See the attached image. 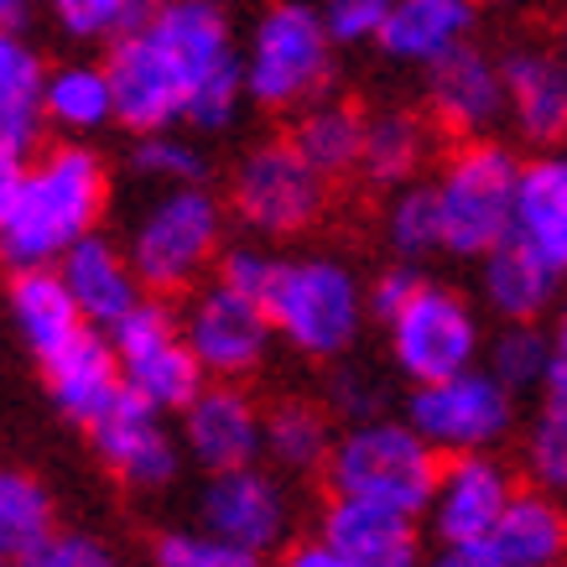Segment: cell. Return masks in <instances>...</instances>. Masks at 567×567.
<instances>
[{"mask_svg": "<svg viewBox=\"0 0 567 567\" xmlns=\"http://www.w3.org/2000/svg\"><path fill=\"white\" fill-rule=\"evenodd\" d=\"M110 208V167L89 141H58L32 156L11 214L0 219V266L32 271L58 266L73 245L94 235Z\"/></svg>", "mask_w": 567, "mask_h": 567, "instance_id": "obj_1", "label": "cell"}, {"mask_svg": "<svg viewBox=\"0 0 567 567\" xmlns=\"http://www.w3.org/2000/svg\"><path fill=\"white\" fill-rule=\"evenodd\" d=\"M276 344L302 360L339 364L370 323V281L339 256H281L266 287Z\"/></svg>", "mask_w": 567, "mask_h": 567, "instance_id": "obj_2", "label": "cell"}, {"mask_svg": "<svg viewBox=\"0 0 567 567\" xmlns=\"http://www.w3.org/2000/svg\"><path fill=\"white\" fill-rule=\"evenodd\" d=\"M152 32L183 79V125L198 136H224L245 110V52L214 0H156Z\"/></svg>", "mask_w": 567, "mask_h": 567, "instance_id": "obj_3", "label": "cell"}, {"mask_svg": "<svg viewBox=\"0 0 567 567\" xmlns=\"http://www.w3.org/2000/svg\"><path fill=\"white\" fill-rule=\"evenodd\" d=\"M240 52H245V94L260 110L297 115L302 104L333 94L339 42L328 37L323 11L312 0H271L250 21V37L240 42Z\"/></svg>", "mask_w": 567, "mask_h": 567, "instance_id": "obj_4", "label": "cell"}, {"mask_svg": "<svg viewBox=\"0 0 567 567\" xmlns=\"http://www.w3.org/2000/svg\"><path fill=\"white\" fill-rule=\"evenodd\" d=\"M224 229H229V204L208 183L156 188V198L141 208L136 229L125 240V256L152 297L193 292L219 266L224 245H229Z\"/></svg>", "mask_w": 567, "mask_h": 567, "instance_id": "obj_5", "label": "cell"}, {"mask_svg": "<svg viewBox=\"0 0 567 567\" xmlns=\"http://www.w3.org/2000/svg\"><path fill=\"white\" fill-rule=\"evenodd\" d=\"M443 453L406 422V416H370L349 422L333 437V453L323 464L328 495L391 505L406 516H427V499L437 489Z\"/></svg>", "mask_w": 567, "mask_h": 567, "instance_id": "obj_6", "label": "cell"}, {"mask_svg": "<svg viewBox=\"0 0 567 567\" xmlns=\"http://www.w3.org/2000/svg\"><path fill=\"white\" fill-rule=\"evenodd\" d=\"M437 193L443 219V256L480 260L499 240L516 235V188H520V152L495 136L458 141L427 177Z\"/></svg>", "mask_w": 567, "mask_h": 567, "instance_id": "obj_7", "label": "cell"}, {"mask_svg": "<svg viewBox=\"0 0 567 567\" xmlns=\"http://www.w3.org/2000/svg\"><path fill=\"white\" fill-rule=\"evenodd\" d=\"M328 183L308 156L292 146V136L256 141L229 173V219H240L256 240H302L328 214Z\"/></svg>", "mask_w": 567, "mask_h": 567, "instance_id": "obj_8", "label": "cell"}, {"mask_svg": "<svg viewBox=\"0 0 567 567\" xmlns=\"http://www.w3.org/2000/svg\"><path fill=\"white\" fill-rule=\"evenodd\" d=\"M380 328H385V354L406 385H427V380L474 370L484 360V339H489L480 323V308L458 287L432 281V276H422V287Z\"/></svg>", "mask_w": 567, "mask_h": 567, "instance_id": "obj_9", "label": "cell"}, {"mask_svg": "<svg viewBox=\"0 0 567 567\" xmlns=\"http://www.w3.org/2000/svg\"><path fill=\"white\" fill-rule=\"evenodd\" d=\"M401 416L443 458H453V453H499L520 427V395L505 391L484 364H474V370H458V375L412 385Z\"/></svg>", "mask_w": 567, "mask_h": 567, "instance_id": "obj_10", "label": "cell"}, {"mask_svg": "<svg viewBox=\"0 0 567 567\" xmlns=\"http://www.w3.org/2000/svg\"><path fill=\"white\" fill-rule=\"evenodd\" d=\"M104 333H110V344L121 354L125 391L136 395V401H146L152 412L177 416L208 385L204 364H198L188 333H183V318L162 297L136 302L121 323L104 328Z\"/></svg>", "mask_w": 567, "mask_h": 567, "instance_id": "obj_11", "label": "cell"}, {"mask_svg": "<svg viewBox=\"0 0 567 567\" xmlns=\"http://www.w3.org/2000/svg\"><path fill=\"white\" fill-rule=\"evenodd\" d=\"M183 333H188V344L208 380H250L260 364L271 360L276 344L266 302L256 292H240V287L219 281V276H208L188 292Z\"/></svg>", "mask_w": 567, "mask_h": 567, "instance_id": "obj_12", "label": "cell"}, {"mask_svg": "<svg viewBox=\"0 0 567 567\" xmlns=\"http://www.w3.org/2000/svg\"><path fill=\"white\" fill-rule=\"evenodd\" d=\"M292 489L287 474H276L271 464H240L208 474L198 489V526L214 536L235 542L245 551H281L292 536Z\"/></svg>", "mask_w": 567, "mask_h": 567, "instance_id": "obj_13", "label": "cell"}, {"mask_svg": "<svg viewBox=\"0 0 567 567\" xmlns=\"http://www.w3.org/2000/svg\"><path fill=\"white\" fill-rule=\"evenodd\" d=\"M177 437L204 474L266 464V406L245 391V380H208L177 412Z\"/></svg>", "mask_w": 567, "mask_h": 567, "instance_id": "obj_14", "label": "cell"}, {"mask_svg": "<svg viewBox=\"0 0 567 567\" xmlns=\"http://www.w3.org/2000/svg\"><path fill=\"white\" fill-rule=\"evenodd\" d=\"M89 443H94V458L104 464V474L121 480L125 489H141V495H156V489L177 484V474L188 464L183 437L167 427V416L152 412L131 391H125L121 406H110L89 427Z\"/></svg>", "mask_w": 567, "mask_h": 567, "instance_id": "obj_15", "label": "cell"}, {"mask_svg": "<svg viewBox=\"0 0 567 567\" xmlns=\"http://www.w3.org/2000/svg\"><path fill=\"white\" fill-rule=\"evenodd\" d=\"M422 84V110L427 121L453 141H480L495 136L505 125V79H499V58L484 52L480 42H464L447 58H437Z\"/></svg>", "mask_w": 567, "mask_h": 567, "instance_id": "obj_16", "label": "cell"}, {"mask_svg": "<svg viewBox=\"0 0 567 567\" xmlns=\"http://www.w3.org/2000/svg\"><path fill=\"white\" fill-rule=\"evenodd\" d=\"M520 480L499 453H453L437 468V489L427 499L432 542H484L499 526Z\"/></svg>", "mask_w": 567, "mask_h": 567, "instance_id": "obj_17", "label": "cell"}, {"mask_svg": "<svg viewBox=\"0 0 567 567\" xmlns=\"http://www.w3.org/2000/svg\"><path fill=\"white\" fill-rule=\"evenodd\" d=\"M104 69L115 84V115H121L125 131L146 136V131L183 125V79H177L162 37L152 32V21L115 37L104 48Z\"/></svg>", "mask_w": 567, "mask_h": 567, "instance_id": "obj_18", "label": "cell"}, {"mask_svg": "<svg viewBox=\"0 0 567 567\" xmlns=\"http://www.w3.org/2000/svg\"><path fill=\"white\" fill-rule=\"evenodd\" d=\"M505 79V125L526 146H567V63L557 42L520 37L499 52Z\"/></svg>", "mask_w": 567, "mask_h": 567, "instance_id": "obj_19", "label": "cell"}, {"mask_svg": "<svg viewBox=\"0 0 567 567\" xmlns=\"http://www.w3.org/2000/svg\"><path fill=\"white\" fill-rule=\"evenodd\" d=\"M318 536L339 551L349 567H422L427 563V536L422 516L391 511V505H370V499L328 495Z\"/></svg>", "mask_w": 567, "mask_h": 567, "instance_id": "obj_20", "label": "cell"}, {"mask_svg": "<svg viewBox=\"0 0 567 567\" xmlns=\"http://www.w3.org/2000/svg\"><path fill=\"white\" fill-rule=\"evenodd\" d=\"M48 375V395L58 401V412L69 416L73 427H94L110 406L125 401V370L121 354L110 344V333L94 323H84L63 349H52L42 360Z\"/></svg>", "mask_w": 567, "mask_h": 567, "instance_id": "obj_21", "label": "cell"}, {"mask_svg": "<svg viewBox=\"0 0 567 567\" xmlns=\"http://www.w3.org/2000/svg\"><path fill=\"white\" fill-rule=\"evenodd\" d=\"M474 266H480V308L495 312L499 323H542L563 308L567 276L520 235L484 250Z\"/></svg>", "mask_w": 567, "mask_h": 567, "instance_id": "obj_22", "label": "cell"}, {"mask_svg": "<svg viewBox=\"0 0 567 567\" xmlns=\"http://www.w3.org/2000/svg\"><path fill=\"white\" fill-rule=\"evenodd\" d=\"M58 276H63V287L73 292L84 323H94V328H115L136 302L152 297L146 281L136 276V266H131V256L115 240H104L100 229L84 235L69 256L58 260Z\"/></svg>", "mask_w": 567, "mask_h": 567, "instance_id": "obj_23", "label": "cell"}, {"mask_svg": "<svg viewBox=\"0 0 567 567\" xmlns=\"http://www.w3.org/2000/svg\"><path fill=\"white\" fill-rule=\"evenodd\" d=\"M432 146H437V125L427 121V110L380 104V110L364 115L360 177L380 193L406 188V183H416L432 167Z\"/></svg>", "mask_w": 567, "mask_h": 567, "instance_id": "obj_24", "label": "cell"}, {"mask_svg": "<svg viewBox=\"0 0 567 567\" xmlns=\"http://www.w3.org/2000/svg\"><path fill=\"white\" fill-rule=\"evenodd\" d=\"M480 6L484 0H395L391 21H385V32H380L375 48L385 52L391 63L432 69V63L447 58L453 48L474 42Z\"/></svg>", "mask_w": 567, "mask_h": 567, "instance_id": "obj_25", "label": "cell"}, {"mask_svg": "<svg viewBox=\"0 0 567 567\" xmlns=\"http://www.w3.org/2000/svg\"><path fill=\"white\" fill-rule=\"evenodd\" d=\"M484 547L495 551L499 567H567V505L563 495H547L536 484H520L516 499Z\"/></svg>", "mask_w": 567, "mask_h": 567, "instance_id": "obj_26", "label": "cell"}, {"mask_svg": "<svg viewBox=\"0 0 567 567\" xmlns=\"http://www.w3.org/2000/svg\"><path fill=\"white\" fill-rule=\"evenodd\" d=\"M516 235L567 276V146H542L520 162Z\"/></svg>", "mask_w": 567, "mask_h": 567, "instance_id": "obj_27", "label": "cell"}, {"mask_svg": "<svg viewBox=\"0 0 567 567\" xmlns=\"http://www.w3.org/2000/svg\"><path fill=\"white\" fill-rule=\"evenodd\" d=\"M42 125L63 131V141H89V136H100L104 125H121V115H115V84H110L104 58L100 63L73 58V63L48 69V84H42Z\"/></svg>", "mask_w": 567, "mask_h": 567, "instance_id": "obj_28", "label": "cell"}, {"mask_svg": "<svg viewBox=\"0 0 567 567\" xmlns=\"http://www.w3.org/2000/svg\"><path fill=\"white\" fill-rule=\"evenodd\" d=\"M42 84H48L42 52H37L17 27H0V146H6V152L37 156V136H42Z\"/></svg>", "mask_w": 567, "mask_h": 567, "instance_id": "obj_29", "label": "cell"}, {"mask_svg": "<svg viewBox=\"0 0 567 567\" xmlns=\"http://www.w3.org/2000/svg\"><path fill=\"white\" fill-rule=\"evenodd\" d=\"M364 115L354 100H339V94H323V100L302 104L292 115V146L308 156L312 167L339 183V177H360V152H364Z\"/></svg>", "mask_w": 567, "mask_h": 567, "instance_id": "obj_30", "label": "cell"}, {"mask_svg": "<svg viewBox=\"0 0 567 567\" xmlns=\"http://www.w3.org/2000/svg\"><path fill=\"white\" fill-rule=\"evenodd\" d=\"M333 412L323 401H308V395H281L266 406V464L276 474H323L328 453H333Z\"/></svg>", "mask_w": 567, "mask_h": 567, "instance_id": "obj_31", "label": "cell"}, {"mask_svg": "<svg viewBox=\"0 0 567 567\" xmlns=\"http://www.w3.org/2000/svg\"><path fill=\"white\" fill-rule=\"evenodd\" d=\"M11 318L17 333L27 339L37 360H48L52 349H63L84 328V312L63 287L58 266H32V271H11Z\"/></svg>", "mask_w": 567, "mask_h": 567, "instance_id": "obj_32", "label": "cell"}, {"mask_svg": "<svg viewBox=\"0 0 567 567\" xmlns=\"http://www.w3.org/2000/svg\"><path fill=\"white\" fill-rule=\"evenodd\" d=\"M58 532L48 484L27 468H0V563L17 567Z\"/></svg>", "mask_w": 567, "mask_h": 567, "instance_id": "obj_33", "label": "cell"}, {"mask_svg": "<svg viewBox=\"0 0 567 567\" xmlns=\"http://www.w3.org/2000/svg\"><path fill=\"white\" fill-rule=\"evenodd\" d=\"M484 370L516 395H542L557 364V344H551V328L542 323H499L484 339Z\"/></svg>", "mask_w": 567, "mask_h": 567, "instance_id": "obj_34", "label": "cell"}, {"mask_svg": "<svg viewBox=\"0 0 567 567\" xmlns=\"http://www.w3.org/2000/svg\"><path fill=\"white\" fill-rule=\"evenodd\" d=\"M520 474L547 495H567V380H551L520 427Z\"/></svg>", "mask_w": 567, "mask_h": 567, "instance_id": "obj_35", "label": "cell"}, {"mask_svg": "<svg viewBox=\"0 0 567 567\" xmlns=\"http://www.w3.org/2000/svg\"><path fill=\"white\" fill-rule=\"evenodd\" d=\"M380 235H385V250L395 260H422L443 256V219H437V193H432L427 177H416L406 188L385 193V208H380Z\"/></svg>", "mask_w": 567, "mask_h": 567, "instance_id": "obj_36", "label": "cell"}, {"mask_svg": "<svg viewBox=\"0 0 567 567\" xmlns=\"http://www.w3.org/2000/svg\"><path fill=\"white\" fill-rule=\"evenodd\" d=\"M131 167H136V177L156 183V188H183V183H204L208 177V162H204V152H198V141L183 136L177 125L173 131H146V136H136Z\"/></svg>", "mask_w": 567, "mask_h": 567, "instance_id": "obj_37", "label": "cell"}, {"mask_svg": "<svg viewBox=\"0 0 567 567\" xmlns=\"http://www.w3.org/2000/svg\"><path fill=\"white\" fill-rule=\"evenodd\" d=\"M156 0H48L52 21L63 27V37L73 42H115L121 32L141 27V21L152 17Z\"/></svg>", "mask_w": 567, "mask_h": 567, "instance_id": "obj_38", "label": "cell"}, {"mask_svg": "<svg viewBox=\"0 0 567 567\" xmlns=\"http://www.w3.org/2000/svg\"><path fill=\"white\" fill-rule=\"evenodd\" d=\"M152 567H266V557L224 542L208 526H183L152 542Z\"/></svg>", "mask_w": 567, "mask_h": 567, "instance_id": "obj_39", "label": "cell"}, {"mask_svg": "<svg viewBox=\"0 0 567 567\" xmlns=\"http://www.w3.org/2000/svg\"><path fill=\"white\" fill-rule=\"evenodd\" d=\"M323 406L333 416H344L349 422H370V416H385V385H380L370 370L360 364H333V375H328V391H323Z\"/></svg>", "mask_w": 567, "mask_h": 567, "instance_id": "obj_40", "label": "cell"}, {"mask_svg": "<svg viewBox=\"0 0 567 567\" xmlns=\"http://www.w3.org/2000/svg\"><path fill=\"white\" fill-rule=\"evenodd\" d=\"M391 6L395 0H323L318 11H323V27L339 48H370L385 32Z\"/></svg>", "mask_w": 567, "mask_h": 567, "instance_id": "obj_41", "label": "cell"}, {"mask_svg": "<svg viewBox=\"0 0 567 567\" xmlns=\"http://www.w3.org/2000/svg\"><path fill=\"white\" fill-rule=\"evenodd\" d=\"M17 567H121V557L89 532H52L32 557H21Z\"/></svg>", "mask_w": 567, "mask_h": 567, "instance_id": "obj_42", "label": "cell"}, {"mask_svg": "<svg viewBox=\"0 0 567 567\" xmlns=\"http://www.w3.org/2000/svg\"><path fill=\"white\" fill-rule=\"evenodd\" d=\"M271 250H260V245H224L219 266H214V276L219 281H229V287H240V292H256L260 302H266V287H271V271H276Z\"/></svg>", "mask_w": 567, "mask_h": 567, "instance_id": "obj_43", "label": "cell"}, {"mask_svg": "<svg viewBox=\"0 0 567 567\" xmlns=\"http://www.w3.org/2000/svg\"><path fill=\"white\" fill-rule=\"evenodd\" d=\"M422 276H427V271H422V266H412V260H391L385 271H375V281H370V318H375V323H385V318H391V312L401 308L416 287H422Z\"/></svg>", "mask_w": 567, "mask_h": 567, "instance_id": "obj_44", "label": "cell"}, {"mask_svg": "<svg viewBox=\"0 0 567 567\" xmlns=\"http://www.w3.org/2000/svg\"><path fill=\"white\" fill-rule=\"evenodd\" d=\"M422 567H499V563L484 542H437V551H427Z\"/></svg>", "mask_w": 567, "mask_h": 567, "instance_id": "obj_45", "label": "cell"}, {"mask_svg": "<svg viewBox=\"0 0 567 567\" xmlns=\"http://www.w3.org/2000/svg\"><path fill=\"white\" fill-rule=\"evenodd\" d=\"M276 567H349V563L333 547H328L323 536H308V542L281 547V563H276Z\"/></svg>", "mask_w": 567, "mask_h": 567, "instance_id": "obj_46", "label": "cell"}, {"mask_svg": "<svg viewBox=\"0 0 567 567\" xmlns=\"http://www.w3.org/2000/svg\"><path fill=\"white\" fill-rule=\"evenodd\" d=\"M27 167H32V156L6 152V146H0V219H6V214H11V204H17L21 183H27Z\"/></svg>", "mask_w": 567, "mask_h": 567, "instance_id": "obj_47", "label": "cell"}, {"mask_svg": "<svg viewBox=\"0 0 567 567\" xmlns=\"http://www.w3.org/2000/svg\"><path fill=\"white\" fill-rule=\"evenodd\" d=\"M551 344H557V364H551V380H567V297L557 308V323H551ZM547 380V385H551Z\"/></svg>", "mask_w": 567, "mask_h": 567, "instance_id": "obj_48", "label": "cell"}, {"mask_svg": "<svg viewBox=\"0 0 567 567\" xmlns=\"http://www.w3.org/2000/svg\"><path fill=\"white\" fill-rule=\"evenodd\" d=\"M37 0H0V27H17L21 17H32Z\"/></svg>", "mask_w": 567, "mask_h": 567, "instance_id": "obj_49", "label": "cell"}, {"mask_svg": "<svg viewBox=\"0 0 567 567\" xmlns=\"http://www.w3.org/2000/svg\"><path fill=\"white\" fill-rule=\"evenodd\" d=\"M557 52H563V63H567V21H563V32H557Z\"/></svg>", "mask_w": 567, "mask_h": 567, "instance_id": "obj_50", "label": "cell"}, {"mask_svg": "<svg viewBox=\"0 0 567 567\" xmlns=\"http://www.w3.org/2000/svg\"><path fill=\"white\" fill-rule=\"evenodd\" d=\"M214 6H229V0H214Z\"/></svg>", "mask_w": 567, "mask_h": 567, "instance_id": "obj_51", "label": "cell"}, {"mask_svg": "<svg viewBox=\"0 0 567 567\" xmlns=\"http://www.w3.org/2000/svg\"><path fill=\"white\" fill-rule=\"evenodd\" d=\"M495 6H505V0H495Z\"/></svg>", "mask_w": 567, "mask_h": 567, "instance_id": "obj_52", "label": "cell"}, {"mask_svg": "<svg viewBox=\"0 0 567 567\" xmlns=\"http://www.w3.org/2000/svg\"><path fill=\"white\" fill-rule=\"evenodd\" d=\"M0 567H11V563H0Z\"/></svg>", "mask_w": 567, "mask_h": 567, "instance_id": "obj_53", "label": "cell"}]
</instances>
